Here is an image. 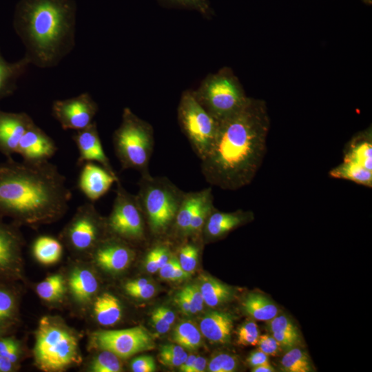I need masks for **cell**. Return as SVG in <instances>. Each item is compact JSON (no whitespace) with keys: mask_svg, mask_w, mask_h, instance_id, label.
<instances>
[{"mask_svg":"<svg viewBox=\"0 0 372 372\" xmlns=\"http://www.w3.org/2000/svg\"><path fill=\"white\" fill-rule=\"evenodd\" d=\"M145 175L136 198L152 229L158 232L175 219L185 195L168 180Z\"/></svg>","mask_w":372,"mask_h":372,"instance_id":"obj_6","label":"cell"},{"mask_svg":"<svg viewBox=\"0 0 372 372\" xmlns=\"http://www.w3.org/2000/svg\"><path fill=\"white\" fill-rule=\"evenodd\" d=\"M198 102L218 121L238 111L249 99L229 69L209 76L196 93Z\"/></svg>","mask_w":372,"mask_h":372,"instance_id":"obj_7","label":"cell"},{"mask_svg":"<svg viewBox=\"0 0 372 372\" xmlns=\"http://www.w3.org/2000/svg\"><path fill=\"white\" fill-rule=\"evenodd\" d=\"M269 356L259 349L252 351L247 359L252 368L269 362Z\"/></svg>","mask_w":372,"mask_h":372,"instance_id":"obj_50","label":"cell"},{"mask_svg":"<svg viewBox=\"0 0 372 372\" xmlns=\"http://www.w3.org/2000/svg\"><path fill=\"white\" fill-rule=\"evenodd\" d=\"M35 338L34 360L41 370L60 371L80 361L76 337L58 320L42 318Z\"/></svg>","mask_w":372,"mask_h":372,"instance_id":"obj_4","label":"cell"},{"mask_svg":"<svg viewBox=\"0 0 372 372\" xmlns=\"http://www.w3.org/2000/svg\"><path fill=\"white\" fill-rule=\"evenodd\" d=\"M180 124L192 148L203 160L209 152L218 127L216 120L192 92H185L178 107Z\"/></svg>","mask_w":372,"mask_h":372,"instance_id":"obj_8","label":"cell"},{"mask_svg":"<svg viewBox=\"0 0 372 372\" xmlns=\"http://www.w3.org/2000/svg\"><path fill=\"white\" fill-rule=\"evenodd\" d=\"M36 290L38 296L44 300H57L65 291L64 279L59 274L51 275L39 283Z\"/></svg>","mask_w":372,"mask_h":372,"instance_id":"obj_33","label":"cell"},{"mask_svg":"<svg viewBox=\"0 0 372 372\" xmlns=\"http://www.w3.org/2000/svg\"><path fill=\"white\" fill-rule=\"evenodd\" d=\"M212 204V198H211L198 209L192 219L189 234L197 233L201 229L209 215L214 210Z\"/></svg>","mask_w":372,"mask_h":372,"instance_id":"obj_39","label":"cell"},{"mask_svg":"<svg viewBox=\"0 0 372 372\" xmlns=\"http://www.w3.org/2000/svg\"><path fill=\"white\" fill-rule=\"evenodd\" d=\"M151 322L152 326L155 330L161 334H164L167 333L171 326L169 324L166 322L156 312L154 311L152 312L151 316Z\"/></svg>","mask_w":372,"mask_h":372,"instance_id":"obj_49","label":"cell"},{"mask_svg":"<svg viewBox=\"0 0 372 372\" xmlns=\"http://www.w3.org/2000/svg\"><path fill=\"white\" fill-rule=\"evenodd\" d=\"M198 258V248L194 245L187 244L180 249L178 260L181 268L185 272L192 274L197 266Z\"/></svg>","mask_w":372,"mask_h":372,"instance_id":"obj_38","label":"cell"},{"mask_svg":"<svg viewBox=\"0 0 372 372\" xmlns=\"http://www.w3.org/2000/svg\"><path fill=\"white\" fill-rule=\"evenodd\" d=\"M81 167L82 168L77 186L85 197L92 202L105 195L112 184L119 180L116 174H112L94 162L85 163Z\"/></svg>","mask_w":372,"mask_h":372,"instance_id":"obj_15","label":"cell"},{"mask_svg":"<svg viewBox=\"0 0 372 372\" xmlns=\"http://www.w3.org/2000/svg\"><path fill=\"white\" fill-rule=\"evenodd\" d=\"M14 309V300L6 291L0 289V322L9 318Z\"/></svg>","mask_w":372,"mask_h":372,"instance_id":"obj_43","label":"cell"},{"mask_svg":"<svg viewBox=\"0 0 372 372\" xmlns=\"http://www.w3.org/2000/svg\"><path fill=\"white\" fill-rule=\"evenodd\" d=\"M116 183V197L106 225L118 236L138 239L144 231L142 209L136 196L128 193L119 180Z\"/></svg>","mask_w":372,"mask_h":372,"instance_id":"obj_9","label":"cell"},{"mask_svg":"<svg viewBox=\"0 0 372 372\" xmlns=\"http://www.w3.org/2000/svg\"><path fill=\"white\" fill-rule=\"evenodd\" d=\"M72 192L65 177L49 161L0 165V215L37 227L62 217Z\"/></svg>","mask_w":372,"mask_h":372,"instance_id":"obj_2","label":"cell"},{"mask_svg":"<svg viewBox=\"0 0 372 372\" xmlns=\"http://www.w3.org/2000/svg\"><path fill=\"white\" fill-rule=\"evenodd\" d=\"M280 369L285 372H310L313 371L308 355L296 347L286 351L280 360Z\"/></svg>","mask_w":372,"mask_h":372,"instance_id":"obj_32","label":"cell"},{"mask_svg":"<svg viewBox=\"0 0 372 372\" xmlns=\"http://www.w3.org/2000/svg\"><path fill=\"white\" fill-rule=\"evenodd\" d=\"M69 287L74 297L79 302L88 301L98 289V281L87 269H76L69 278Z\"/></svg>","mask_w":372,"mask_h":372,"instance_id":"obj_26","label":"cell"},{"mask_svg":"<svg viewBox=\"0 0 372 372\" xmlns=\"http://www.w3.org/2000/svg\"><path fill=\"white\" fill-rule=\"evenodd\" d=\"M365 4L371 5L372 0H362Z\"/></svg>","mask_w":372,"mask_h":372,"instance_id":"obj_59","label":"cell"},{"mask_svg":"<svg viewBox=\"0 0 372 372\" xmlns=\"http://www.w3.org/2000/svg\"><path fill=\"white\" fill-rule=\"evenodd\" d=\"M251 212L238 211L235 212L214 211L205 222V231L211 238L224 236L231 230L252 218Z\"/></svg>","mask_w":372,"mask_h":372,"instance_id":"obj_20","label":"cell"},{"mask_svg":"<svg viewBox=\"0 0 372 372\" xmlns=\"http://www.w3.org/2000/svg\"><path fill=\"white\" fill-rule=\"evenodd\" d=\"M275 371L273 366L269 362L253 367L251 369L253 372H274Z\"/></svg>","mask_w":372,"mask_h":372,"instance_id":"obj_58","label":"cell"},{"mask_svg":"<svg viewBox=\"0 0 372 372\" xmlns=\"http://www.w3.org/2000/svg\"><path fill=\"white\" fill-rule=\"evenodd\" d=\"M158 271L161 278L170 281L185 280L191 276L181 268L178 258L175 256H171L167 263L161 267Z\"/></svg>","mask_w":372,"mask_h":372,"instance_id":"obj_36","label":"cell"},{"mask_svg":"<svg viewBox=\"0 0 372 372\" xmlns=\"http://www.w3.org/2000/svg\"><path fill=\"white\" fill-rule=\"evenodd\" d=\"M238 366L236 356L226 353L215 355L208 364V371L210 372H233Z\"/></svg>","mask_w":372,"mask_h":372,"instance_id":"obj_35","label":"cell"},{"mask_svg":"<svg viewBox=\"0 0 372 372\" xmlns=\"http://www.w3.org/2000/svg\"><path fill=\"white\" fill-rule=\"evenodd\" d=\"M21 240L17 232L0 224V272L8 271L19 260Z\"/></svg>","mask_w":372,"mask_h":372,"instance_id":"obj_21","label":"cell"},{"mask_svg":"<svg viewBox=\"0 0 372 372\" xmlns=\"http://www.w3.org/2000/svg\"><path fill=\"white\" fill-rule=\"evenodd\" d=\"M155 293V287L149 282L142 287L127 292V293L129 294L130 296L136 299L141 300L149 299L154 296Z\"/></svg>","mask_w":372,"mask_h":372,"instance_id":"obj_47","label":"cell"},{"mask_svg":"<svg viewBox=\"0 0 372 372\" xmlns=\"http://www.w3.org/2000/svg\"><path fill=\"white\" fill-rule=\"evenodd\" d=\"M343 161L356 163L372 171L371 127L360 132L347 143Z\"/></svg>","mask_w":372,"mask_h":372,"instance_id":"obj_19","label":"cell"},{"mask_svg":"<svg viewBox=\"0 0 372 372\" xmlns=\"http://www.w3.org/2000/svg\"><path fill=\"white\" fill-rule=\"evenodd\" d=\"M158 268L160 269L170 258L169 251L165 246H157L155 248Z\"/></svg>","mask_w":372,"mask_h":372,"instance_id":"obj_52","label":"cell"},{"mask_svg":"<svg viewBox=\"0 0 372 372\" xmlns=\"http://www.w3.org/2000/svg\"><path fill=\"white\" fill-rule=\"evenodd\" d=\"M187 355V353L183 355H173L160 353L159 360L162 364L166 366L179 367L185 362Z\"/></svg>","mask_w":372,"mask_h":372,"instance_id":"obj_48","label":"cell"},{"mask_svg":"<svg viewBox=\"0 0 372 372\" xmlns=\"http://www.w3.org/2000/svg\"><path fill=\"white\" fill-rule=\"evenodd\" d=\"M25 112L11 113L0 110V152L11 158L16 153L19 141L34 123Z\"/></svg>","mask_w":372,"mask_h":372,"instance_id":"obj_16","label":"cell"},{"mask_svg":"<svg viewBox=\"0 0 372 372\" xmlns=\"http://www.w3.org/2000/svg\"><path fill=\"white\" fill-rule=\"evenodd\" d=\"M31 64L24 56L14 63H8L0 54V99L12 94L17 87V81L27 70Z\"/></svg>","mask_w":372,"mask_h":372,"instance_id":"obj_25","label":"cell"},{"mask_svg":"<svg viewBox=\"0 0 372 372\" xmlns=\"http://www.w3.org/2000/svg\"><path fill=\"white\" fill-rule=\"evenodd\" d=\"M173 341L188 350H196L202 344L200 329L191 321H183L177 324L172 333Z\"/></svg>","mask_w":372,"mask_h":372,"instance_id":"obj_31","label":"cell"},{"mask_svg":"<svg viewBox=\"0 0 372 372\" xmlns=\"http://www.w3.org/2000/svg\"><path fill=\"white\" fill-rule=\"evenodd\" d=\"M133 256V251L127 245L116 241L100 245L94 253L99 266L110 272H119L127 268Z\"/></svg>","mask_w":372,"mask_h":372,"instance_id":"obj_17","label":"cell"},{"mask_svg":"<svg viewBox=\"0 0 372 372\" xmlns=\"http://www.w3.org/2000/svg\"><path fill=\"white\" fill-rule=\"evenodd\" d=\"M183 289L186 291L197 312H200L204 308L205 302L198 285H188Z\"/></svg>","mask_w":372,"mask_h":372,"instance_id":"obj_46","label":"cell"},{"mask_svg":"<svg viewBox=\"0 0 372 372\" xmlns=\"http://www.w3.org/2000/svg\"><path fill=\"white\" fill-rule=\"evenodd\" d=\"M113 144L123 169L145 170L154 147L152 129L126 107L121 123L114 133Z\"/></svg>","mask_w":372,"mask_h":372,"instance_id":"obj_5","label":"cell"},{"mask_svg":"<svg viewBox=\"0 0 372 372\" xmlns=\"http://www.w3.org/2000/svg\"><path fill=\"white\" fill-rule=\"evenodd\" d=\"M32 251L35 258L40 263L52 265L61 258L63 247L56 238L48 236H41L35 240Z\"/></svg>","mask_w":372,"mask_h":372,"instance_id":"obj_30","label":"cell"},{"mask_svg":"<svg viewBox=\"0 0 372 372\" xmlns=\"http://www.w3.org/2000/svg\"><path fill=\"white\" fill-rule=\"evenodd\" d=\"M12 364L10 361L0 355V372H8L12 369Z\"/></svg>","mask_w":372,"mask_h":372,"instance_id":"obj_57","label":"cell"},{"mask_svg":"<svg viewBox=\"0 0 372 372\" xmlns=\"http://www.w3.org/2000/svg\"><path fill=\"white\" fill-rule=\"evenodd\" d=\"M211 198V188L185 194L175 217L178 228L186 234L188 233L193 216L203 203Z\"/></svg>","mask_w":372,"mask_h":372,"instance_id":"obj_23","label":"cell"},{"mask_svg":"<svg viewBox=\"0 0 372 372\" xmlns=\"http://www.w3.org/2000/svg\"><path fill=\"white\" fill-rule=\"evenodd\" d=\"M169 4L194 10L205 16L211 14V8L208 0H161Z\"/></svg>","mask_w":372,"mask_h":372,"instance_id":"obj_40","label":"cell"},{"mask_svg":"<svg viewBox=\"0 0 372 372\" xmlns=\"http://www.w3.org/2000/svg\"><path fill=\"white\" fill-rule=\"evenodd\" d=\"M207 360L203 356H196L189 372H202L207 367Z\"/></svg>","mask_w":372,"mask_h":372,"instance_id":"obj_55","label":"cell"},{"mask_svg":"<svg viewBox=\"0 0 372 372\" xmlns=\"http://www.w3.org/2000/svg\"><path fill=\"white\" fill-rule=\"evenodd\" d=\"M198 287L205 304L212 308L230 301L234 296L231 287L207 275L200 276Z\"/></svg>","mask_w":372,"mask_h":372,"instance_id":"obj_22","label":"cell"},{"mask_svg":"<svg viewBox=\"0 0 372 372\" xmlns=\"http://www.w3.org/2000/svg\"><path fill=\"white\" fill-rule=\"evenodd\" d=\"M258 349L268 356H275L280 353L281 347L272 335L265 334L260 335L258 343Z\"/></svg>","mask_w":372,"mask_h":372,"instance_id":"obj_41","label":"cell"},{"mask_svg":"<svg viewBox=\"0 0 372 372\" xmlns=\"http://www.w3.org/2000/svg\"><path fill=\"white\" fill-rule=\"evenodd\" d=\"M260 333L254 321H247L237 331V342L242 346H256Z\"/></svg>","mask_w":372,"mask_h":372,"instance_id":"obj_37","label":"cell"},{"mask_svg":"<svg viewBox=\"0 0 372 372\" xmlns=\"http://www.w3.org/2000/svg\"><path fill=\"white\" fill-rule=\"evenodd\" d=\"M329 175L335 178L351 180L368 187H372V171L354 162L343 161L330 170Z\"/></svg>","mask_w":372,"mask_h":372,"instance_id":"obj_29","label":"cell"},{"mask_svg":"<svg viewBox=\"0 0 372 372\" xmlns=\"http://www.w3.org/2000/svg\"><path fill=\"white\" fill-rule=\"evenodd\" d=\"M56 151L54 140L34 123L21 137L16 153L23 161L39 163L48 161Z\"/></svg>","mask_w":372,"mask_h":372,"instance_id":"obj_13","label":"cell"},{"mask_svg":"<svg viewBox=\"0 0 372 372\" xmlns=\"http://www.w3.org/2000/svg\"><path fill=\"white\" fill-rule=\"evenodd\" d=\"M174 300L184 315L190 316L198 313L183 289L176 294Z\"/></svg>","mask_w":372,"mask_h":372,"instance_id":"obj_45","label":"cell"},{"mask_svg":"<svg viewBox=\"0 0 372 372\" xmlns=\"http://www.w3.org/2000/svg\"><path fill=\"white\" fill-rule=\"evenodd\" d=\"M103 222L92 203L78 207L63 236L74 251L84 252L94 248L101 236Z\"/></svg>","mask_w":372,"mask_h":372,"instance_id":"obj_11","label":"cell"},{"mask_svg":"<svg viewBox=\"0 0 372 372\" xmlns=\"http://www.w3.org/2000/svg\"><path fill=\"white\" fill-rule=\"evenodd\" d=\"M160 353L173 355H183L187 353L185 349L177 344H170L162 346Z\"/></svg>","mask_w":372,"mask_h":372,"instance_id":"obj_53","label":"cell"},{"mask_svg":"<svg viewBox=\"0 0 372 372\" xmlns=\"http://www.w3.org/2000/svg\"><path fill=\"white\" fill-rule=\"evenodd\" d=\"M93 309L97 322L103 326L115 324L122 316L120 301L109 293L98 296L94 301Z\"/></svg>","mask_w":372,"mask_h":372,"instance_id":"obj_27","label":"cell"},{"mask_svg":"<svg viewBox=\"0 0 372 372\" xmlns=\"http://www.w3.org/2000/svg\"><path fill=\"white\" fill-rule=\"evenodd\" d=\"M242 305L249 316L259 321L268 322L278 314L277 306L267 297L258 293H249Z\"/></svg>","mask_w":372,"mask_h":372,"instance_id":"obj_28","label":"cell"},{"mask_svg":"<svg viewBox=\"0 0 372 372\" xmlns=\"http://www.w3.org/2000/svg\"><path fill=\"white\" fill-rule=\"evenodd\" d=\"M76 6L74 0H20L14 28L31 64L56 66L75 45Z\"/></svg>","mask_w":372,"mask_h":372,"instance_id":"obj_3","label":"cell"},{"mask_svg":"<svg viewBox=\"0 0 372 372\" xmlns=\"http://www.w3.org/2000/svg\"><path fill=\"white\" fill-rule=\"evenodd\" d=\"M156 312L166 322L172 325L174 322L176 316L174 313L169 309L165 307H158L155 310Z\"/></svg>","mask_w":372,"mask_h":372,"instance_id":"obj_54","label":"cell"},{"mask_svg":"<svg viewBox=\"0 0 372 372\" xmlns=\"http://www.w3.org/2000/svg\"><path fill=\"white\" fill-rule=\"evenodd\" d=\"M72 139L79 151L76 163L78 166H81L85 163L94 162L100 164L112 174H116L103 150L95 121L88 127L76 131Z\"/></svg>","mask_w":372,"mask_h":372,"instance_id":"obj_14","label":"cell"},{"mask_svg":"<svg viewBox=\"0 0 372 372\" xmlns=\"http://www.w3.org/2000/svg\"><path fill=\"white\" fill-rule=\"evenodd\" d=\"M92 342L98 349L109 351L123 359L154 348L152 335L142 327L99 331L93 333Z\"/></svg>","mask_w":372,"mask_h":372,"instance_id":"obj_10","label":"cell"},{"mask_svg":"<svg viewBox=\"0 0 372 372\" xmlns=\"http://www.w3.org/2000/svg\"><path fill=\"white\" fill-rule=\"evenodd\" d=\"M97 103L87 92L67 99L54 101L52 115L64 130H83L93 123Z\"/></svg>","mask_w":372,"mask_h":372,"instance_id":"obj_12","label":"cell"},{"mask_svg":"<svg viewBox=\"0 0 372 372\" xmlns=\"http://www.w3.org/2000/svg\"><path fill=\"white\" fill-rule=\"evenodd\" d=\"M269 127L265 102L252 98L238 111L218 121L214 143L202 160L207 181L227 190L250 184L265 158Z\"/></svg>","mask_w":372,"mask_h":372,"instance_id":"obj_1","label":"cell"},{"mask_svg":"<svg viewBox=\"0 0 372 372\" xmlns=\"http://www.w3.org/2000/svg\"><path fill=\"white\" fill-rule=\"evenodd\" d=\"M234 318L229 313L212 311L200 320L199 329L208 340L214 343L227 344L230 342Z\"/></svg>","mask_w":372,"mask_h":372,"instance_id":"obj_18","label":"cell"},{"mask_svg":"<svg viewBox=\"0 0 372 372\" xmlns=\"http://www.w3.org/2000/svg\"><path fill=\"white\" fill-rule=\"evenodd\" d=\"M123 369L119 358L114 353L103 350L92 362L90 370L94 372H119Z\"/></svg>","mask_w":372,"mask_h":372,"instance_id":"obj_34","label":"cell"},{"mask_svg":"<svg viewBox=\"0 0 372 372\" xmlns=\"http://www.w3.org/2000/svg\"><path fill=\"white\" fill-rule=\"evenodd\" d=\"M267 328L284 351H287L298 343L299 331L292 321L283 314H278L267 322Z\"/></svg>","mask_w":372,"mask_h":372,"instance_id":"obj_24","label":"cell"},{"mask_svg":"<svg viewBox=\"0 0 372 372\" xmlns=\"http://www.w3.org/2000/svg\"><path fill=\"white\" fill-rule=\"evenodd\" d=\"M145 267L147 271L150 273H153L158 271L159 268L158 266L156 251L154 248L148 253L145 258Z\"/></svg>","mask_w":372,"mask_h":372,"instance_id":"obj_51","label":"cell"},{"mask_svg":"<svg viewBox=\"0 0 372 372\" xmlns=\"http://www.w3.org/2000/svg\"><path fill=\"white\" fill-rule=\"evenodd\" d=\"M19 354V344L11 338L0 340V355L8 359L12 363H15Z\"/></svg>","mask_w":372,"mask_h":372,"instance_id":"obj_42","label":"cell"},{"mask_svg":"<svg viewBox=\"0 0 372 372\" xmlns=\"http://www.w3.org/2000/svg\"><path fill=\"white\" fill-rule=\"evenodd\" d=\"M131 368L134 372H153L156 364L152 356L141 355L132 360Z\"/></svg>","mask_w":372,"mask_h":372,"instance_id":"obj_44","label":"cell"},{"mask_svg":"<svg viewBox=\"0 0 372 372\" xmlns=\"http://www.w3.org/2000/svg\"><path fill=\"white\" fill-rule=\"evenodd\" d=\"M196 355H187V358L185 362L179 366L180 371L182 372H189L190 368L192 367Z\"/></svg>","mask_w":372,"mask_h":372,"instance_id":"obj_56","label":"cell"}]
</instances>
